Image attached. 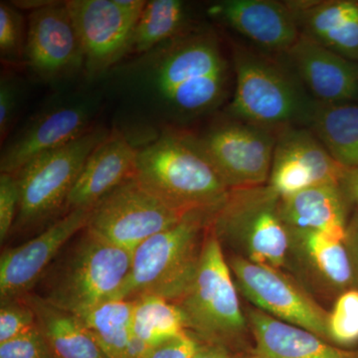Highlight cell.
Masks as SVG:
<instances>
[{
	"label": "cell",
	"mask_w": 358,
	"mask_h": 358,
	"mask_svg": "<svg viewBox=\"0 0 358 358\" xmlns=\"http://www.w3.org/2000/svg\"><path fill=\"white\" fill-rule=\"evenodd\" d=\"M124 84L164 119L187 122L225 101L231 66L217 33L194 25L124 66Z\"/></svg>",
	"instance_id": "cell-1"
},
{
	"label": "cell",
	"mask_w": 358,
	"mask_h": 358,
	"mask_svg": "<svg viewBox=\"0 0 358 358\" xmlns=\"http://www.w3.org/2000/svg\"><path fill=\"white\" fill-rule=\"evenodd\" d=\"M232 68L234 95L226 115L275 131L310 127L319 103L282 56L233 43Z\"/></svg>",
	"instance_id": "cell-2"
},
{
	"label": "cell",
	"mask_w": 358,
	"mask_h": 358,
	"mask_svg": "<svg viewBox=\"0 0 358 358\" xmlns=\"http://www.w3.org/2000/svg\"><path fill=\"white\" fill-rule=\"evenodd\" d=\"M134 176L179 210L216 212L229 195L192 134L171 131L138 148Z\"/></svg>",
	"instance_id": "cell-3"
},
{
	"label": "cell",
	"mask_w": 358,
	"mask_h": 358,
	"mask_svg": "<svg viewBox=\"0 0 358 358\" xmlns=\"http://www.w3.org/2000/svg\"><path fill=\"white\" fill-rule=\"evenodd\" d=\"M215 212L192 211L133 252L128 280L117 300L157 296L176 303L192 281Z\"/></svg>",
	"instance_id": "cell-4"
},
{
	"label": "cell",
	"mask_w": 358,
	"mask_h": 358,
	"mask_svg": "<svg viewBox=\"0 0 358 358\" xmlns=\"http://www.w3.org/2000/svg\"><path fill=\"white\" fill-rule=\"evenodd\" d=\"M133 253L83 230L48 275L42 298L80 315L117 300L131 271Z\"/></svg>",
	"instance_id": "cell-5"
},
{
	"label": "cell",
	"mask_w": 358,
	"mask_h": 358,
	"mask_svg": "<svg viewBox=\"0 0 358 358\" xmlns=\"http://www.w3.org/2000/svg\"><path fill=\"white\" fill-rule=\"evenodd\" d=\"M174 303L186 329L205 343L227 346L246 333L248 320L240 306L232 271L210 228L192 281Z\"/></svg>",
	"instance_id": "cell-6"
},
{
	"label": "cell",
	"mask_w": 358,
	"mask_h": 358,
	"mask_svg": "<svg viewBox=\"0 0 358 358\" xmlns=\"http://www.w3.org/2000/svg\"><path fill=\"white\" fill-rule=\"evenodd\" d=\"M280 200L267 185L230 190L209 228L221 244L234 247L251 262L280 268L289 251Z\"/></svg>",
	"instance_id": "cell-7"
},
{
	"label": "cell",
	"mask_w": 358,
	"mask_h": 358,
	"mask_svg": "<svg viewBox=\"0 0 358 358\" xmlns=\"http://www.w3.org/2000/svg\"><path fill=\"white\" fill-rule=\"evenodd\" d=\"M109 134L100 127L93 128L72 143L30 160L14 174L20 186L18 228L34 227L65 210L89 155Z\"/></svg>",
	"instance_id": "cell-8"
},
{
	"label": "cell",
	"mask_w": 358,
	"mask_h": 358,
	"mask_svg": "<svg viewBox=\"0 0 358 358\" xmlns=\"http://www.w3.org/2000/svg\"><path fill=\"white\" fill-rule=\"evenodd\" d=\"M186 214L152 192L134 173L92 207L85 230L133 253L148 238L173 227Z\"/></svg>",
	"instance_id": "cell-9"
},
{
	"label": "cell",
	"mask_w": 358,
	"mask_h": 358,
	"mask_svg": "<svg viewBox=\"0 0 358 358\" xmlns=\"http://www.w3.org/2000/svg\"><path fill=\"white\" fill-rule=\"evenodd\" d=\"M278 131L226 115L193 140L225 185L233 189L266 185Z\"/></svg>",
	"instance_id": "cell-10"
},
{
	"label": "cell",
	"mask_w": 358,
	"mask_h": 358,
	"mask_svg": "<svg viewBox=\"0 0 358 358\" xmlns=\"http://www.w3.org/2000/svg\"><path fill=\"white\" fill-rule=\"evenodd\" d=\"M81 42L84 69L100 76L129 55L143 0H69L65 1Z\"/></svg>",
	"instance_id": "cell-11"
},
{
	"label": "cell",
	"mask_w": 358,
	"mask_h": 358,
	"mask_svg": "<svg viewBox=\"0 0 358 358\" xmlns=\"http://www.w3.org/2000/svg\"><path fill=\"white\" fill-rule=\"evenodd\" d=\"M229 266L238 291L258 310L329 341V312L279 268L242 256L231 258Z\"/></svg>",
	"instance_id": "cell-12"
},
{
	"label": "cell",
	"mask_w": 358,
	"mask_h": 358,
	"mask_svg": "<svg viewBox=\"0 0 358 358\" xmlns=\"http://www.w3.org/2000/svg\"><path fill=\"white\" fill-rule=\"evenodd\" d=\"M92 208L66 212L29 241L6 249L0 257V299L20 300L30 291L50 267L66 244L82 232L88 223Z\"/></svg>",
	"instance_id": "cell-13"
},
{
	"label": "cell",
	"mask_w": 358,
	"mask_h": 358,
	"mask_svg": "<svg viewBox=\"0 0 358 358\" xmlns=\"http://www.w3.org/2000/svg\"><path fill=\"white\" fill-rule=\"evenodd\" d=\"M348 169L338 164L312 129H280L267 185L281 199L313 185H341Z\"/></svg>",
	"instance_id": "cell-14"
},
{
	"label": "cell",
	"mask_w": 358,
	"mask_h": 358,
	"mask_svg": "<svg viewBox=\"0 0 358 358\" xmlns=\"http://www.w3.org/2000/svg\"><path fill=\"white\" fill-rule=\"evenodd\" d=\"M24 56L33 72L45 80L84 68L83 49L65 2L51 1L31 10Z\"/></svg>",
	"instance_id": "cell-15"
},
{
	"label": "cell",
	"mask_w": 358,
	"mask_h": 358,
	"mask_svg": "<svg viewBox=\"0 0 358 358\" xmlns=\"http://www.w3.org/2000/svg\"><path fill=\"white\" fill-rule=\"evenodd\" d=\"M208 13L271 55H284L301 36L288 1L224 0L211 6Z\"/></svg>",
	"instance_id": "cell-16"
},
{
	"label": "cell",
	"mask_w": 358,
	"mask_h": 358,
	"mask_svg": "<svg viewBox=\"0 0 358 358\" xmlns=\"http://www.w3.org/2000/svg\"><path fill=\"white\" fill-rule=\"evenodd\" d=\"M91 103L73 102L45 110L3 148L0 171L15 174L30 160L72 143L94 128Z\"/></svg>",
	"instance_id": "cell-17"
},
{
	"label": "cell",
	"mask_w": 358,
	"mask_h": 358,
	"mask_svg": "<svg viewBox=\"0 0 358 358\" xmlns=\"http://www.w3.org/2000/svg\"><path fill=\"white\" fill-rule=\"evenodd\" d=\"M282 58L317 103H358V63L301 35Z\"/></svg>",
	"instance_id": "cell-18"
},
{
	"label": "cell",
	"mask_w": 358,
	"mask_h": 358,
	"mask_svg": "<svg viewBox=\"0 0 358 358\" xmlns=\"http://www.w3.org/2000/svg\"><path fill=\"white\" fill-rule=\"evenodd\" d=\"M301 36L358 63V0L288 1Z\"/></svg>",
	"instance_id": "cell-19"
},
{
	"label": "cell",
	"mask_w": 358,
	"mask_h": 358,
	"mask_svg": "<svg viewBox=\"0 0 358 358\" xmlns=\"http://www.w3.org/2000/svg\"><path fill=\"white\" fill-rule=\"evenodd\" d=\"M138 148L120 131H110L107 138L89 155L79 178L75 183L66 212L92 208L107 193L134 173Z\"/></svg>",
	"instance_id": "cell-20"
},
{
	"label": "cell",
	"mask_w": 358,
	"mask_h": 358,
	"mask_svg": "<svg viewBox=\"0 0 358 358\" xmlns=\"http://www.w3.org/2000/svg\"><path fill=\"white\" fill-rule=\"evenodd\" d=\"M247 320L255 339L251 358H358V352L334 345L258 308L250 310Z\"/></svg>",
	"instance_id": "cell-21"
},
{
	"label": "cell",
	"mask_w": 358,
	"mask_h": 358,
	"mask_svg": "<svg viewBox=\"0 0 358 358\" xmlns=\"http://www.w3.org/2000/svg\"><path fill=\"white\" fill-rule=\"evenodd\" d=\"M341 185L310 186L280 200V213L287 227L317 231L345 242L348 228V204Z\"/></svg>",
	"instance_id": "cell-22"
},
{
	"label": "cell",
	"mask_w": 358,
	"mask_h": 358,
	"mask_svg": "<svg viewBox=\"0 0 358 358\" xmlns=\"http://www.w3.org/2000/svg\"><path fill=\"white\" fill-rule=\"evenodd\" d=\"M288 228V227H287ZM289 254L324 288L343 292L352 289V264L345 242L317 232L288 228Z\"/></svg>",
	"instance_id": "cell-23"
},
{
	"label": "cell",
	"mask_w": 358,
	"mask_h": 358,
	"mask_svg": "<svg viewBox=\"0 0 358 358\" xmlns=\"http://www.w3.org/2000/svg\"><path fill=\"white\" fill-rule=\"evenodd\" d=\"M56 358H110L79 317L52 306L36 294L23 296Z\"/></svg>",
	"instance_id": "cell-24"
},
{
	"label": "cell",
	"mask_w": 358,
	"mask_h": 358,
	"mask_svg": "<svg viewBox=\"0 0 358 358\" xmlns=\"http://www.w3.org/2000/svg\"><path fill=\"white\" fill-rule=\"evenodd\" d=\"M308 129L338 164L358 169V103H317Z\"/></svg>",
	"instance_id": "cell-25"
},
{
	"label": "cell",
	"mask_w": 358,
	"mask_h": 358,
	"mask_svg": "<svg viewBox=\"0 0 358 358\" xmlns=\"http://www.w3.org/2000/svg\"><path fill=\"white\" fill-rule=\"evenodd\" d=\"M136 300H113L77 315L110 358H129Z\"/></svg>",
	"instance_id": "cell-26"
},
{
	"label": "cell",
	"mask_w": 358,
	"mask_h": 358,
	"mask_svg": "<svg viewBox=\"0 0 358 358\" xmlns=\"http://www.w3.org/2000/svg\"><path fill=\"white\" fill-rule=\"evenodd\" d=\"M185 2L180 0H150L141 13L133 37L131 51L141 56L190 29L194 23Z\"/></svg>",
	"instance_id": "cell-27"
},
{
	"label": "cell",
	"mask_w": 358,
	"mask_h": 358,
	"mask_svg": "<svg viewBox=\"0 0 358 358\" xmlns=\"http://www.w3.org/2000/svg\"><path fill=\"white\" fill-rule=\"evenodd\" d=\"M134 300V341L147 350L187 331L182 313L173 301L150 294Z\"/></svg>",
	"instance_id": "cell-28"
},
{
	"label": "cell",
	"mask_w": 358,
	"mask_h": 358,
	"mask_svg": "<svg viewBox=\"0 0 358 358\" xmlns=\"http://www.w3.org/2000/svg\"><path fill=\"white\" fill-rule=\"evenodd\" d=\"M329 341L336 346L358 343V289H346L339 294L327 322Z\"/></svg>",
	"instance_id": "cell-29"
},
{
	"label": "cell",
	"mask_w": 358,
	"mask_h": 358,
	"mask_svg": "<svg viewBox=\"0 0 358 358\" xmlns=\"http://www.w3.org/2000/svg\"><path fill=\"white\" fill-rule=\"evenodd\" d=\"M26 35L22 15L15 7L0 2V55L2 60L15 62L25 53Z\"/></svg>",
	"instance_id": "cell-30"
},
{
	"label": "cell",
	"mask_w": 358,
	"mask_h": 358,
	"mask_svg": "<svg viewBox=\"0 0 358 358\" xmlns=\"http://www.w3.org/2000/svg\"><path fill=\"white\" fill-rule=\"evenodd\" d=\"M36 327V315L24 299L1 301L0 343L27 333Z\"/></svg>",
	"instance_id": "cell-31"
},
{
	"label": "cell",
	"mask_w": 358,
	"mask_h": 358,
	"mask_svg": "<svg viewBox=\"0 0 358 358\" xmlns=\"http://www.w3.org/2000/svg\"><path fill=\"white\" fill-rule=\"evenodd\" d=\"M0 358H56L38 326L0 343Z\"/></svg>",
	"instance_id": "cell-32"
},
{
	"label": "cell",
	"mask_w": 358,
	"mask_h": 358,
	"mask_svg": "<svg viewBox=\"0 0 358 358\" xmlns=\"http://www.w3.org/2000/svg\"><path fill=\"white\" fill-rule=\"evenodd\" d=\"M20 207V186L14 174L0 173V241L13 229Z\"/></svg>",
	"instance_id": "cell-33"
},
{
	"label": "cell",
	"mask_w": 358,
	"mask_h": 358,
	"mask_svg": "<svg viewBox=\"0 0 358 358\" xmlns=\"http://www.w3.org/2000/svg\"><path fill=\"white\" fill-rule=\"evenodd\" d=\"M201 341L194 334L185 331L159 345L150 346L141 358H193Z\"/></svg>",
	"instance_id": "cell-34"
},
{
	"label": "cell",
	"mask_w": 358,
	"mask_h": 358,
	"mask_svg": "<svg viewBox=\"0 0 358 358\" xmlns=\"http://www.w3.org/2000/svg\"><path fill=\"white\" fill-rule=\"evenodd\" d=\"M18 91L17 84L7 75H2L0 80V134L1 141L6 138L8 129L13 122L16 108H17Z\"/></svg>",
	"instance_id": "cell-35"
},
{
	"label": "cell",
	"mask_w": 358,
	"mask_h": 358,
	"mask_svg": "<svg viewBox=\"0 0 358 358\" xmlns=\"http://www.w3.org/2000/svg\"><path fill=\"white\" fill-rule=\"evenodd\" d=\"M345 244L352 264V288L358 289V209L348 220Z\"/></svg>",
	"instance_id": "cell-36"
},
{
	"label": "cell",
	"mask_w": 358,
	"mask_h": 358,
	"mask_svg": "<svg viewBox=\"0 0 358 358\" xmlns=\"http://www.w3.org/2000/svg\"><path fill=\"white\" fill-rule=\"evenodd\" d=\"M193 358H251L249 357H238L228 350L227 346L219 343H205L201 341L199 350Z\"/></svg>",
	"instance_id": "cell-37"
},
{
	"label": "cell",
	"mask_w": 358,
	"mask_h": 358,
	"mask_svg": "<svg viewBox=\"0 0 358 358\" xmlns=\"http://www.w3.org/2000/svg\"><path fill=\"white\" fill-rule=\"evenodd\" d=\"M341 186L350 202L358 206V169H348Z\"/></svg>",
	"instance_id": "cell-38"
}]
</instances>
